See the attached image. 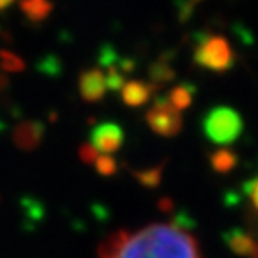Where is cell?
Instances as JSON below:
<instances>
[{"instance_id":"277c9868","label":"cell","mask_w":258,"mask_h":258,"mask_svg":"<svg viewBox=\"0 0 258 258\" xmlns=\"http://www.w3.org/2000/svg\"><path fill=\"white\" fill-rule=\"evenodd\" d=\"M145 122L153 129V133L167 138L176 137L183 125L181 113L170 104L167 97H156L154 106L145 113Z\"/></svg>"},{"instance_id":"30bf717a","label":"cell","mask_w":258,"mask_h":258,"mask_svg":"<svg viewBox=\"0 0 258 258\" xmlns=\"http://www.w3.org/2000/svg\"><path fill=\"white\" fill-rule=\"evenodd\" d=\"M20 8L31 22H43L54 9L50 0H22Z\"/></svg>"},{"instance_id":"6da1fadb","label":"cell","mask_w":258,"mask_h":258,"mask_svg":"<svg viewBox=\"0 0 258 258\" xmlns=\"http://www.w3.org/2000/svg\"><path fill=\"white\" fill-rule=\"evenodd\" d=\"M99 258H201L196 238L174 224H149L138 231L118 230L99 246Z\"/></svg>"},{"instance_id":"52a82bcc","label":"cell","mask_w":258,"mask_h":258,"mask_svg":"<svg viewBox=\"0 0 258 258\" xmlns=\"http://www.w3.org/2000/svg\"><path fill=\"white\" fill-rule=\"evenodd\" d=\"M79 92L86 102L101 101L106 93L104 72L101 69H90L79 76Z\"/></svg>"},{"instance_id":"3957f363","label":"cell","mask_w":258,"mask_h":258,"mask_svg":"<svg viewBox=\"0 0 258 258\" xmlns=\"http://www.w3.org/2000/svg\"><path fill=\"white\" fill-rule=\"evenodd\" d=\"M194 61L212 72H226L233 67L235 54L228 40L217 34L203 36L194 48Z\"/></svg>"},{"instance_id":"d6986e66","label":"cell","mask_w":258,"mask_h":258,"mask_svg":"<svg viewBox=\"0 0 258 258\" xmlns=\"http://www.w3.org/2000/svg\"><path fill=\"white\" fill-rule=\"evenodd\" d=\"M244 190H246L247 198H249L251 210L258 214V177H254L249 183H246V188Z\"/></svg>"},{"instance_id":"5b68a950","label":"cell","mask_w":258,"mask_h":258,"mask_svg":"<svg viewBox=\"0 0 258 258\" xmlns=\"http://www.w3.org/2000/svg\"><path fill=\"white\" fill-rule=\"evenodd\" d=\"M124 144V131L115 122H104V124L93 127L90 135V145L99 154H109L118 151Z\"/></svg>"},{"instance_id":"e0dca14e","label":"cell","mask_w":258,"mask_h":258,"mask_svg":"<svg viewBox=\"0 0 258 258\" xmlns=\"http://www.w3.org/2000/svg\"><path fill=\"white\" fill-rule=\"evenodd\" d=\"M104 83H106V90L118 92V90H122V86L125 85V79L117 67H109L108 74H104Z\"/></svg>"},{"instance_id":"7a4b0ae2","label":"cell","mask_w":258,"mask_h":258,"mask_svg":"<svg viewBox=\"0 0 258 258\" xmlns=\"http://www.w3.org/2000/svg\"><path fill=\"white\" fill-rule=\"evenodd\" d=\"M244 131V120L240 113L230 106L212 108L203 118V133L212 144L226 145L233 144L240 138Z\"/></svg>"},{"instance_id":"4fadbf2b","label":"cell","mask_w":258,"mask_h":258,"mask_svg":"<svg viewBox=\"0 0 258 258\" xmlns=\"http://www.w3.org/2000/svg\"><path fill=\"white\" fill-rule=\"evenodd\" d=\"M149 77L153 81V85L160 88V85H165L176 77V72L167 61H156L149 67Z\"/></svg>"},{"instance_id":"603a6c76","label":"cell","mask_w":258,"mask_h":258,"mask_svg":"<svg viewBox=\"0 0 258 258\" xmlns=\"http://www.w3.org/2000/svg\"><path fill=\"white\" fill-rule=\"evenodd\" d=\"M13 2H15V0H0V11H2V9H6L8 6H11Z\"/></svg>"},{"instance_id":"8992f818","label":"cell","mask_w":258,"mask_h":258,"mask_svg":"<svg viewBox=\"0 0 258 258\" xmlns=\"http://www.w3.org/2000/svg\"><path fill=\"white\" fill-rule=\"evenodd\" d=\"M45 135V125L40 120L20 122L13 129V142L20 151H34L41 144Z\"/></svg>"},{"instance_id":"ffe728a7","label":"cell","mask_w":258,"mask_h":258,"mask_svg":"<svg viewBox=\"0 0 258 258\" xmlns=\"http://www.w3.org/2000/svg\"><path fill=\"white\" fill-rule=\"evenodd\" d=\"M117 61V52H115V48L106 45V47L101 48V57H99V63L104 64V67H113V63Z\"/></svg>"},{"instance_id":"9c48e42d","label":"cell","mask_w":258,"mask_h":258,"mask_svg":"<svg viewBox=\"0 0 258 258\" xmlns=\"http://www.w3.org/2000/svg\"><path fill=\"white\" fill-rule=\"evenodd\" d=\"M158 90V86L147 85V83H142V81H129L122 86L120 95L122 101L125 106H131V108H140V106L147 104L151 101L153 93Z\"/></svg>"},{"instance_id":"7c38bea8","label":"cell","mask_w":258,"mask_h":258,"mask_svg":"<svg viewBox=\"0 0 258 258\" xmlns=\"http://www.w3.org/2000/svg\"><path fill=\"white\" fill-rule=\"evenodd\" d=\"M194 93H196V90H194L192 85H177L176 88L170 90L167 99L177 111L181 113L183 109L190 108V104L194 101Z\"/></svg>"},{"instance_id":"ac0fdd59","label":"cell","mask_w":258,"mask_h":258,"mask_svg":"<svg viewBox=\"0 0 258 258\" xmlns=\"http://www.w3.org/2000/svg\"><path fill=\"white\" fill-rule=\"evenodd\" d=\"M38 70L41 74H47V76H57L61 72V63L57 57L54 56H47L38 63Z\"/></svg>"},{"instance_id":"5bb4252c","label":"cell","mask_w":258,"mask_h":258,"mask_svg":"<svg viewBox=\"0 0 258 258\" xmlns=\"http://www.w3.org/2000/svg\"><path fill=\"white\" fill-rule=\"evenodd\" d=\"M25 69V63L20 56L9 52V50H0V70L4 72H22Z\"/></svg>"},{"instance_id":"44dd1931","label":"cell","mask_w":258,"mask_h":258,"mask_svg":"<svg viewBox=\"0 0 258 258\" xmlns=\"http://www.w3.org/2000/svg\"><path fill=\"white\" fill-rule=\"evenodd\" d=\"M79 158H81V161H85V163H95V160L99 158V153H97L90 144H83L79 147Z\"/></svg>"},{"instance_id":"7402d4cb","label":"cell","mask_w":258,"mask_h":258,"mask_svg":"<svg viewBox=\"0 0 258 258\" xmlns=\"http://www.w3.org/2000/svg\"><path fill=\"white\" fill-rule=\"evenodd\" d=\"M9 86V79L4 72H0V90H6Z\"/></svg>"},{"instance_id":"2e32d148","label":"cell","mask_w":258,"mask_h":258,"mask_svg":"<svg viewBox=\"0 0 258 258\" xmlns=\"http://www.w3.org/2000/svg\"><path fill=\"white\" fill-rule=\"evenodd\" d=\"M95 169L101 176H113L117 172V161L115 158L109 156V154H99V158L95 160Z\"/></svg>"},{"instance_id":"8fae6325","label":"cell","mask_w":258,"mask_h":258,"mask_svg":"<svg viewBox=\"0 0 258 258\" xmlns=\"http://www.w3.org/2000/svg\"><path fill=\"white\" fill-rule=\"evenodd\" d=\"M237 161H238L237 154L231 149H226V147H221V149L215 151V153L210 156V165L219 174L231 172V170L237 167Z\"/></svg>"},{"instance_id":"ba28073f","label":"cell","mask_w":258,"mask_h":258,"mask_svg":"<svg viewBox=\"0 0 258 258\" xmlns=\"http://www.w3.org/2000/svg\"><path fill=\"white\" fill-rule=\"evenodd\" d=\"M226 246L237 256L258 258V240L242 230H230L226 233Z\"/></svg>"},{"instance_id":"9a60e30c","label":"cell","mask_w":258,"mask_h":258,"mask_svg":"<svg viewBox=\"0 0 258 258\" xmlns=\"http://www.w3.org/2000/svg\"><path fill=\"white\" fill-rule=\"evenodd\" d=\"M161 167H153V169H145V170H138V172H135V177L138 179V183L144 186H149V188H153V186H158L161 181Z\"/></svg>"}]
</instances>
